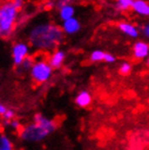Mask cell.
Masks as SVG:
<instances>
[{"label": "cell", "mask_w": 149, "mask_h": 150, "mask_svg": "<svg viewBox=\"0 0 149 150\" xmlns=\"http://www.w3.org/2000/svg\"><path fill=\"white\" fill-rule=\"evenodd\" d=\"M26 37L31 48L45 54L58 49V46L63 40L64 33L61 26L55 23L37 22L27 30Z\"/></svg>", "instance_id": "1"}, {"label": "cell", "mask_w": 149, "mask_h": 150, "mask_svg": "<svg viewBox=\"0 0 149 150\" xmlns=\"http://www.w3.org/2000/svg\"><path fill=\"white\" fill-rule=\"evenodd\" d=\"M56 129V121L43 113H36L33 117V122L23 126L19 135L20 139L24 143L38 144L45 140Z\"/></svg>", "instance_id": "2"}, {"label": "cell", "mask_w": 149, "mask_h": 150, "mask_svg": "<svg viewBox=\"0 0 149 150\" xmlns=\"http://www.w3.org/2000/svg\"><path fill=\"white\" fill-rule=\"evenodd\" d=\"M19 20V10L12 1L0 4V38H10Z\"/></svg>", "instance_id": "3"}, {"label": "cell", "mask_w": 149, "mask_h": 150, "mask_svg": "<svg viewBox=\"0 0 149 150\" xmlns=\"http://www.w3.org/2000/svg\"><path fill=\"white\" fill-rule=\"evenodd\" d=\"M44 53H41L39 57L34 58L33 67L30 71V77L35 84L43 85L50 81L52 77V72L53 69L49 64L48 59L44 58Z\"/></svg>", "instance_id": "4"}, {"label": "cell", "mask_w": 149, "mask_h": 150, "mask_svg": "<svg viewBox=\"0 0 149 150\" xmlns=\"http://www.w3.org/2000/svg\"><path fill=\"white\" fill-rule=\"evenodd\" d=\"M31 53V46L28 42L23 40L15 41L11 47V59L12 63L14 64V67H19L23 61L27 59Z\"/></svg>", "instance_id": "5"}, {"label": "cell", "mask_w": 149, "mask_h": 150, "mask_svg": "<svg viewBox=\"0 0 149 150\" xmlns=\"http://www.w3.org/2000/svg\"><path fill=\"white\" fill-rule=\"evenodd\" d=\"M67 59V53L62 49H56L55 51H52L48 57V62L51 65V68L53 70H58L61 69L63 63L65 62Z\"/></svg>", "instance_id": "6"}, {"label": "cell", "mask_w": 149, "mask_h": 150, "mask_svg": "<svg viewBox=\"0 0 149 150\" xmlns=\"http://www.w3.org/2000/svg\"><path fill=\"white\" fill-rule=\"evenodd\" d=\"M58 14L61 22L75 18V8L74 6L67 1H62L58 4Z\"/></svg>", "instance_id": "7"}, {"label": "cell", "mask_w": 149, "mask_h": 150, "mask_svg": "<svg viewBox=\"0 0 149 150\" xmlns=\"http://www.w3.org/2000/svg\"><path fill=\"white\" fill-rule=\"evenodd\" d=\"M133 57L136 60H144L149 56V44L144 40L136 41L132 48Z\"/></svg>", "instance_id": "8"}, {"label": "cell", "mask_w": 149, "mask_h": 150, "mask_svg": "<svg viewBox=\"0 0 149 150\" xmlns=\"http://www.w3.org/2000/svg\"><path fill=\"white\" fill-rule=\"evenodd\" d=\"M60 26H61V30L64 33V35H74L81 30V22L76 18H72L70 20L63 21Z\"/></svg>", "instance_id": "9"}, {"label": "cell", "mask_w": 149, "mask_h": 150, "mask_svg": "<svg viewBox=\"0 0 149 150\" xmlns=\"http://www.w3.org/2000/svg\"><path fill=\"white\" fill-rule=\"evenodd\" d=\"M119 30L123 35L130 38H137L139 36V30L136 25L130 22H121L119 23Z\"/></svg>", "instance_id": "10"}, {"label": "cell", "mask_w": 149, "mask_h": 150, "mask_svg": "<svg viewBox=\"0 0 149 150\" xmlns=\"http://www.w3.org/2000/svg\"><path fill=\"white\" fill-rule=\"evenodd\" d=\"M93 101V97L88 90H81L76 96H75L74 102L75 105L79 107V108H87L90 105Z\"/></svg>", "instance_id": "11"}, {"label": "cell", "mask_w": 149, "mask_h": 150, "mask_svg": "<svg viewBox=\"0 0 149 150\" xmlns=\"http://www.w3.org/2000/svg\"><path fill=\"white\" fill-rule=\"evenodd\" d=\"M132 10L137 15L149 16V2L144 1V0H135L133 2Z\"/></svg>", "instance_id": "12"}, {"label": "cell", "mask_w": 149, "mask_h": 150, "mask_svg": "<svg viewBox=\"0 0 149 150\" xmlns=\"http://www.w3.org/2000/svg\"><path fill=\"white\" fill-rule=\"evenodd\" d=\"M33 63H34V58L33 57H28L27 59L23 61L22 63L20 64L19 67H16V73L20 75H24V74H30V71L32 67H33Z\"/></svg>", "instance_id": "13"}, {"label": "cell", "mask_w": 149, "mask_h": 150, "mask_svg": "<svg viewBox=\"0 0 149 150\" xmlns=\"http://www.w3.org/2000/svg\"><path fill=\"white\" fill-rule=\"evenodd\" d=\"M0 150H14L11 138L6 134H0Z\"/></svg>", "instance_id": "14"}, {"label": "cell", "mask_w": 149, "mask_h": 150, "mask_svg": "<svg viewBox=\"0 0 149 150\" xmlns=\"http://www.w3.org/2000/svg\"><path fill=\"white\" fill-rule=\"evenodd\" d=\"M133 0H119V1H116V8L118 11H127V10H130L132 9L133 7Z\"/></svg>", "instance_id": "15"}, {"label": "cell", "mask_w": 149, "mask_h": 150, "mask_svg": "<svg viewBox=\"0 0 149 150\" xmlns=\"http://www.w3.org/2000/svg\"><path fill=\"white\" fill-rule=\"evenodd\" d=\"M104 54H106V52L102 51V50H99V49L94 50L89 54V60L92 61V62H94V63L101 62V61L104 60Z\"/></svg>", "instance_id": "16"}, {"label": "cell", "mask_w": 149, "mask_h": 150, "mask_svg": "<svg viewBox=\"0 0 149 150\" xmlns=\"http://www.w3.org/2000/svg\"><path fill=\"white\" fill-rule=\"evenodd\" d=\"M119 72L122 75H128L132 72V65L130 62H122L119 68Z\"/></svg>", "instance_id": "17"}, {"label": "cell", "mask_w": 149, "mask_h": 150, "mask_svg": "<svg viewBox=\"0 0 149 150\" xmlns=\"http://www.w3.org/2000/svg\"><path fill=\"white\" fill-rule=\"evenodd\" d=\"M8 127H10L11 129H13V131L20 132L22 129V124H21V122H20L18 119H14V120H12L9 122Z\"/></svg>", "instance_id": "18"}, {"label": "cell", "mask_w": 149, "mask_h": 150, "mask_svg": "<svg viewBox=\"0 0 149 150\" xmlns=\"http://www.w3.org/2000/svg\"><path fill=\"white\" fill-rule=\"evenodd\" d=\"M140 33L144 35V37L145 38H148L149 39V22L144 24L142 27V30H140Z\"/></svg>", "instance_id": "19"}, {"label": "cell", "mask_w": 149, "mask_h": 150, "mask_svg": "<svg viewBox=\"0 0 149 150\" xmlns=\"http://www.w3.org/2000/svg\"><path fill=\"white\" fill-rule=\"evenodd\" d=\"M104 61V62H107V63H113V62L116 61V57L113 56V54H111V53L106 52Z\"/></svg>", "instance_id": "20"}, {"label": "cell", "mask_w": 149, "mask_h": 150, "mask_svg": "<svg viewBox=\"0 0 149 150\" xmlns=\"http://www.w3.org/2000/svg\"><path fill=\"white\" fill-rule=\"evenodd\" d=\"M8 109L9 108H8L7 105H4V103H2V102H0V117H4V114L7 113Z\"/></svg>", "instance_id": "21"}, {"label": "cell", "mask_w": 149, "mask_h": 150, "mask_svg": "<svg viewBox=\"0 0 149 150\" xmlns=\"http://www.w3.org/2000/svg\"><path fill=\"white\" fill-rule=\"evenodd\" d=\"M13 2V4H14V7L18 9V10H21L23 7H24V1H22V0H14V1H12Z\"/></svg>", "instance_id": "22"}, {"label": "cell", "mask_w": 149, "mask_h": 150, "mask_svg": "<svg viewBox=\"0 0 149 150\" xmlns=\"http://www.w3.org/2000/svg\"><path fill=\"white\" fill-rule=\"evenodd\" d=\"M147 63L149 64V56H148V58H147Z\"/></svg>", "instance_id": "23"}]
</instances>
